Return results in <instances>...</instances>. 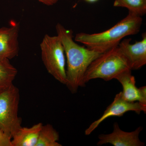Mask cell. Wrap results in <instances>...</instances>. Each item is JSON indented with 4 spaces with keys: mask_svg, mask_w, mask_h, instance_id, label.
I'll return each mask as SVG.
<instances>
[{
    "mask_svg": "<svg viewBox=\"0 0 146 146\" xmlns=\"http://www.w3.org/2000/svg\"><path fill=\"white\" fill-rule=\"evenodd\" d=\"M56 29L67 58L65 85L72 93H76L79 87L85 86L83 79L89 65L102 53L77 44L73 39L72 31L61 24L58 23Z\"/></svg>",
    "mask_w": 146,
    "mask_h": 146,
    "instance_id": "cell-1",
    "label": "cell"
},
{
    "mask_svg": "<svg viewBox=\"0 0 146 146\" xmlns=\"http://www.w3.org/2000/svg\"><path fill=\"white\" fill-rule=\"evenodd\" d=\"M142 22L141 16L129 12L125 18L109 29L94 34L78 33L75 41L83 44L89 49L102 53L118 46L125 36L138 33Z\"/></svg>",
    "mask_w": 146,
    "mask_h": 146,
    "instance_id": "cell-2",
    "label": "cell"
},
{
    "mask_svg": "<svg viewBox=\"0 0 146 146\" xmlns=\"http://www.w3.org/2000/svg\"><path fill=\"white\" fill-rule=\"evenodd\" d=\"M129 70H131L127 60L117 46L102 53L91 62L84 75V84L85 85L97 78L109 81Z\"/></svg>",
    "mask_w": 146,
    "mask_h": 146,
    "instance_id": "cell-3",
    "label": "cell"
},
{
    "mask_svg": "<svg viewBox=\"0 0 146 146\" xmlns=\"http://www.w3.org/2000/svg\"><path fill=\"white\" fill-rule=\"evenodd\" d=\"M40 46L42 60L48 72L60 83L65 84V50L59 36L46 34Z\"/></svg>",
    "mask_w": 146,
    "mask_h": 146,
    "instance_id": "cell-4",
    "label": "cell"
},
{
    "mask_svg": "<svg viewBox=\"0 0 146 146\" xmlns=\"http://www.w3.org/2000/svg\"><path fill=\"white\" fill-rule=\"evenodd\" d=\"M20 98L19 89L13 84L0 92V128L11 138L22 127L18 115Z\"/></svg>",
    "mask_w": 146,
    "mask_h": 146,
    "instance_id": "cell-5",
    "label": "cell"
},
{
    "mask_svg": "<svg viewBox=\"0 0 146 146\" xmlns=\"http://www.w3.org/2000/svg\"><path fill=\"white\" fill-rule=\"evenodd\" d=\"M129 111H133L138 114H140L142 112L145 113L146 105L138 102L127 101L123 98L121 92H120L115 96L113 102L107 108L101 117L92 123L86 129L85 131V135H90L107 118L112 117H121Z\"/></svg>",
    "mask_w": 146,
    "mask_h": 146,
    "instance_id": "cell-6",
    "label": "cell"
},
{
    "mask_svg": "<svg viewBox=\"0 0 146 146\" xmlns=\"http://www.w3.org/2000/svg\"><path fill=\"white\" fill-rule=\"evenodd\" d=\"M20 30V24L15 21H10L8 27H0V62L18 55Z\"/></svg>",
    "mask_w": 146,
    "mask_h": 146,
    "instance_id": "cell-7",
    "label": "cell"
},
{
    "mask_svg": "<svg viewBox=\"0 0 146 146\" xmlns=\"http://www.w3.org/2000/svg\"><path fill=\"white\" fill-rule=\"evenodd\" d=\"M143 39L133 44L131 39H124L118 46L127 60L131 70L141 69L146 64V34L143 35Z\"/></svg>",
    "mask_w": 146,
    "mask_h": 146,
    "instance_id": "cell-8",
    "label": "cell"
},
{
    "mask_svg": "<svg viewBox=\"0 0 146 146\" xmlns=\"http://www.w3.org/2000/svg\"><path fill=\"white\" fill-rule=\"evenodd\" d=\"M113 131L109 134H102L99 136L98 146L110 144L114 146H143L145 143L139 139V134L143 129L142 127L136 130L127 132L121 130L119 124L115 123Z\"/></svg>",
    "mask_w": 146,
    "mask_h": 146,
    "instance_id": "cell-9",
    "label": "cell"
},
{
    "mask_svg": "<svg viewBox=\"0 0 146 146\" xmlns=\"http://www.w3.org/2000/svg\"><path fill=\"white\" fill-rule=\"evenodd\" d=\"M123 87L121 92L123 98L127 101L138 102L146 105V86L138 88L136 80L131 74V70H129L122 73L116 78Z\"/></svg>",
    "mask_w": 146,
    "mask_h": 146,
    "instance_id": "cell-10",
    "label": "cell"
},
{
    "mask_svg": "<svg viewBox=\"0 0 146 146\" xmlns=\"http://www.w3.org/2000/svg\"><path fill=\"white\" fill-rule=\"evenodd\" d=\"M42 126L39 123L31 127H21L12 136V146H36Z\"/></svg>",
    "mask_w": 146,
    "mask_h": 146,
    "instance_id": "cell-11",
    "label": "cell"
},
{
    "mask_svg": "<svg viewBox=\"0 0 146 146\" xmlns=\"http://www.w3.org/2000/svg\"><path fill=\"white\" fill-rule=\"evenodd\" d=\"M18 74L17 69L10 63L9 60L0 62V92H1L13 84Z\"/></svg>",
    "mask_w": 146,
    "mask_h": 146,
    "instance_id": "cell-12",
    "label": "cell"
},
{
    "mask_svg": "<svg viewBox=\"0 0 146 146\" xmlns=\"http://www.w3.org/2000/svg\"><path fill=\"white\" fill-rule=\"evenodd\" d=\"M59 139L58 133L51 125H43L36 146H61L58 142Z\"/></svg>",
    "mask_w": 146,
    "mask_h": 146,
    "instance_id": "cell-13",
    "label": "cell"
},
{
    "mask_svg": "<svg viewBox=\"0 0 146 146\" xmlns=\"http://www.w3.org/2000/svg\"><path fill=\"white\" fill-rule=\"evenodd\" d=\"M113 5L127 8L129 12L141 17L146 13V0H114Z\"/></svg>",
    "mask_w": 146,
    "mask_h": 146,
    "instance_id": "cell-14",
    "label": "cell"
},
{
    "mask_svg": "<svg viewBox=\"0 0 146 146\" xmlns=\"http://www.w3.org/2000/svg\"><path fill=\"white\" fill-rule=\"evenodd\" d=\"M11 138L0 128V146H12Z\"/></svg>",
    "mask_w": 146,
    "mask_h": 146,
    "instance_id": "cell-15",
    "label": "cell"
},
{
    "mask_svg": "<svg viewBox=\"0 0 146 146\" xmlns=\"http://www.w3.org/2000/svg\"><path fill=\"white\" fill-rule=\"evenodd\" d=\"M37 1H39V2L45 5L52 6L56 3L58 0H37Z\"/></svg>",
    "mask_w": 146,
    "mask_h": 146,
    "instance_id": "cell-16",
    "label": "cell"
},
{
    "mask_svg": "<svg viewBox=\"0 0 146 146\" xmlns=\"http://www.w3.org/2000/svg\"><path fill=\"white\" fill-rule=\"evenodd\" d=\"M86 2H88L89 3H94L98 1V0H85Z\"/></svg>",
    "mask_w": 146,
    "mask_h": 146,
    "instance_id": "cell-17",
    "label": "cell"
}]
</instances>
